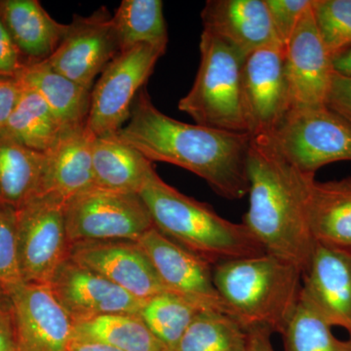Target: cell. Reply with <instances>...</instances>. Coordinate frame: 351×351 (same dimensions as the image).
I'll list each match as a JSON object with an SVG mask.
<instances>
[{
	"label": "cell",
	"mask_w": 351,
	"mask_h": 351,
	"mask_svg": "<svg viewBox=\"0 0 351 351\" xmlns=\"http://www.w3.org/2000/svg\"><path fill=\"white\" fill-rule=\"evenodd\" d=\"M325 106L351 123V78L334 73Z\"/></svg>",
	"instance_id": "36"
},
{
	"label": "cell",
	"mask_w": 351,
	"mask_h": 351,
	"mask_svg": "<svg viewBox=\"0 0 351 351\" xmlns=\"http://www.w3.org/2000/svg\"><path fill=\"white\" fill-rule=\"evenodd\" d=\"M270 137L304 174L315 176L327 164L351 161V123L325 105L291 108Z\"/></svg>",
	"instance_id": "6"
},
{
	"label": "cell",
	"mask_w": 351,
	"mask_h": 351,
	"mask_svg": "<svg viewBox=\"0 0 351 351\" xmlns=\"http://www.w3.org/2000/svg\"><path fill=\"white\" fill-rule=\"evenodd\" d=\"M0 282H23L18 251L17 208L0 203Z\"/></svg>",
	"instance_id": "32"
},
{
	"label": "cell",
	"mask_w": 351,
	"mask_h": 351,
	"mask_svg": "<svg viewBox=\"0 0 351 351\" xmlns=\"http://www.w3.org/2000/svg\"><path fill=\"white\" fill-rule=\"evenodd\" d=\"M331 59L335 73L351 78V45L332 55Z\"/></svg>",
	"instance_id": "39"
},
{
	"label": "cell",
	"mask_w": 351,
	"mask_h": 351,
	"mask_svg": "<svg viewBox=\"0 0 351 351\" xmlns=\"http://www.w3.org/2000/svg\"><path fill=\"white\" fill-rule=\"evenodd\" d=\"M69 258L142 301L169 292L136 241L75 242L69 244Z\"/></svg>",
	"instance_id": "15"
},
{
	"label": "cell",
	"mask_w": 351,
	"mask_h": 351,
	"mask_svg": "<svg viewBox=\"0 0 351 351\" xmlns=\"http://www.w3.org/2000/svg\"><path fill=\"white\" fill-rule=\"evenodd\" d=\"M73 341H93L120 351H167L140 316L110 314L73 324Z\"/></svg>",
	"instance_id": "25"
},
{
	"label": "cell",
	"mask_w": 351,
	"mask_h": 351,
	"mask_svg": "<svg viewBox=\"0 0 351 351\" xmlns=\"http://www.w3.org/2000/svg\"><path fill=\"white\" fill-rule=\"evenodd\" d=\"M205 309L208 308L184 295L165 292L145 301L138 316L166 350L172 351L196 316Z\"/></svg>",
	"instance_id": "29"
},
{
	"label": "cell",
	"mask_w": 351,
	"mask_h": 351,
	"mask_svg": "<svg viewBox=\"0 0 351 351\" xmlns=\"http://www.w3.org/2000/svg\"><path fill=\"white\" fill-rule=\"evenodd\" d=\"M112 16L105 7L88 16L75 15L52 55L51 68L92 91L95 78L119 53Z\"/></svg>",
	"instance_id": "11"
},
{
	"label": "cell",
	"mask_w": 351,
	"mask_h": 351,
	"mask_svg": "<svg viewBox=\"0 0 351 351\" xmlns=\"http://www.w3.org/2000/svg\"><path fill=\"white\" fill-rule=\"evenodd\" d=\"M95 188L138 193L154 167L140 152L114 135L95 136L92 143Z\"/></svg>",
	"instance_id": "23"
},
{
	"label": "cell",
	"mask_w": 351,
	"mask_h": 351,
	"mask_svg": "<svg viewBox=\"0 0 351 351\" xmlns=\"http://www.w3.org/2000/svg\"><path fill=\"white\" fill-rule=\"evenodd\" d=\"M17 77L43 99L64 129L86 125L91 91L58 73L45 60L27 64Z\"/></svg>",
	"instance_id": "22"
},
{
	"label": "cell",
	"mask_w": 351,
	"mask_h": 351,
	"mask_svg": "<svg viewBox=\"0 0 351 351\" xmlns=\"http://www.w3.org/2000/svg\"><path fill=\"white\" fill-rule=\"evenodd\" d=\"M165 51L140 44L120 52L103 69L91 91L86 121L94 136L114 135L128 121L136 97Z\"/></svg>",
	"instance_id": "9"
},
{
	"label": "cell",
	"mask_w": 351,
	"mask_h": 351,
	"mask_svg": "<svg viewBox=\"0 0 351 351\" xmlns=\"http://www.w3.org/2000/svg\"><path fill=\"white\" fill-rule=\"evenodd\" d=\"M138 195L156 230L213 267L265 254L243 223L223 219L206 203L182 195L154 169Z\"/></svg>",
	"instance_id": "3"
},
{
	"label": "cell",
	"mask_w": 351,
	"mask_h": 351,
	"mask_svg": "<svg viewBox=\"0 0 351 351\" xmlns=\"http://www.w3.org/2000/svg\"><path fill=\"white\" fill-rule=\"evenodd\" d=\"M68 351H120L112 346L93 341H71Z\"/></svg>",
	"instance_id": "40"
},
{
	"label": "cell",
	"mask_w": 351,
	"mask_h": 351,
	"mask_svg": "<svg viewBox=\"0 0 351 351\" xmlns=\"http://www.w3.org/2000/svg\"><path fill=\"white\" fill-rule=\"evenodd\" d=\"M0 351H16L15 317L10 290L0 282Z\"/></svg>",
	"instance_id": "35"
},
{
	"label": "cell",
	"mask_w": 351,
	"mask_h": 351,
	"mask_svg": "<svg viewBox=\"0 0 351 351\" xmlns=\"http://www.w3.org/2000/svg\"><path fill=\"white\" fill-rule=\"evenodd\" d=\"M66 203L45 193L34 196L17 208L23 282L49 285L58 267L69 258Z\"/></svg>",
	"instance_id": "8"
},
{
	"label": "cell",
	"mask_w": 351,
	"mask_h": 351,
	"mask_svg": "<svg viewBox=\"0 0 351 351\" xmlns=\"http://www.w3.org/2000/svg\"><path fill=\"white\" fill-rule=\"evenodd\" d=\"M247 176L249 206L242 223L265 253L292 263L304 274L315 247L306 209L315 178L289 162L270 136L251 137Z\"/></svg>",
	"instance_id": "2"
},
{
	"label": "cell",
	"mask_w": 351,
	"mask_h": 351,
	"mask_svg": "<svg viewBox=\"0 0 351 351\" xmlns=\"http://www.w3.org/2000/svg\"><path fill=\"white\" fill-rule=\"evenodd\" d=\"M246 328L228 314L205 309L191 322L172 351H248Z\"/></svg>",
	"instance_id": "28"
},
{
	"label": "cell",
	"mask_w": 351,
	"mask_h": 351,
	"mask_svg": "<svg viewBox=\"0 0 351 351\" xmlns=\"http://www.w3.org/2000/svg\"><path fill=\"white\" fill-rule=\"evenodd\" d=\"M45 154L0 131V203L15 208L40 193Z\"/></svg>",
	"instance_id": "24"
},
{
	"label": "cell",
	"mask_w": 351,
	"mask_h": 351,
	"mask_svg": "<svg viewBox=\"0 0 351 351\" xmlns=\"http://www.w3.org/2000/svg\"><path fill=\"white\" fill-rule=\"evenodd\" d=\"M201 19L203 31L232 46L244 59L279 43L265 0H209Z\"/></svg>",
	"instance_id": "18"
},
{
	"label": "cell",
	"mask_w": 351,
	"mask_h": 351,
	"mask_svg": "<svg viewBox=\"0 0 351 351\" xmlns=\"http://www.w3.org/2000/svg\"><path fill=\"white\" fill-rule=\"evenodd\" d=\"M22 85L20 100L0 131L29 149L46 152L57 142L64 128L43 99L34 90Z\"/></svg>",
	"instance_id": "26"
},
{
	"label": "cell",
	"mask_w": 351,
	"mask_h": 351,
	"mask_svg": "<svg viewBox=\"0 0 351 351\" xmlns=\"http://www.w3.org/2000/svg\"><path fill=\"white\" fill-rule=\"evenodd\" d=\"M213 279L232 317L246 329L265 326L281 334L301 298V270L267 253L219 263Z\"/></svg>",
	"instance_id": "4"
},
{
	"label": "cell",
	"mask_w": 351,
	"mask_h": 351,
	"mask_svg": "<svg viewBox=\"0 0 351 351\" xmlns=\"http://www.w3.org/2000/svg\"><path fill=\"white\" fill-rule=\"evenodd\" d=\"M137 243L169 292L232 316L214 284L213 265L152 228Z\"/></svg>",
	"instance_id": "12"
},
{
	"label": "cell",
	"mask_w": 351,
	"mask_h": 351,
	"mask_svg": "<svg viewBox=\"0 0 351 351\" xmlns=\"http://www.w3.org/2000/svg\"><path fill=\"white\" fill-rule=\"evenodd\" d=\"M279 43L286 47L313 0H265Z\"/></svg>",
	"instance_id": "33"
},
{
	"label": "cell",
	"mask_w": 351,
	"mask_h": 351,
	"mask_svg": "<svg viewBox=\"0 0 351 351\" xmlns=\"http://www.w3.org/2000/svg\"><path fill=\"white\" fill-rule=\"evenodd\" d=\"M117 135L151 162L173 164L198 176L226 199L239 200L248 195L249 134L172 119L142 89L134 101L128 123Z\"/></svg>",
	"instance_id": "1"
},
{
	"label": "cell",
	"mask_w": 351,
	"mask_h": 351,
	"mask_svg": "<svg viewBox=\"0 0 351 351\" xmlns=\"http://www.w3.org/2000/svg\"><path fill=\"white\" fill-rule=\"evenodd\" d=\"M311 10L330 56L351 45V0H313Z\"/></svg>",
	"instance_id": "31"
},
{
	"label": "cell",
	"mask_w": 351,
	"mask_h": 351,
	"mask_svg": "<svg viewBox=\"0 0 351 351\" xmlns=\"http://www.w3.org/2000/svg\"><path fill=\"white\" fill-rule=\"evenodd\" d=\"M249 335L248 351H276L271 343L274 332L265 326L247 328Z\"/></svg>",
	"instance_id": "38"
},
{
	"label": "cell",
	"mask_w": 351,
	"mask_h": 351,
	"mask_svg": "<svg viewBox=\"0 0 351 351\" xmlns=\"http://www.w3.org/2000/svg\"><path fill=\"white\" fill-rule=\"evenodd\" d=\"M112 18L121 52L140 44L166 50L168 32L161 0H123Z\"/></svg>",
	"instance_id": "27"
},
{
	"label": "cell",
	"mask_w": 351,
	"mask_h": 351,
	"mask_svg": "<svg viewBox=\"0 0 351 351\" xmlns=\"http://www.w3.org/2000/svg\"><path fill=\"white\" fill-rule=\"evenodd\" d=\"M66 233L75 242H137L154 223L138 193L94 188L66 203Z\"/></svg>",
	"instance_id": "7"
},
{
	"label": "cell",
	"mask_w": 351,
	"mask_h": 351,
	"mask_svg": "<svg viewBox=\"0 0 351 351\" xmlns=\"http://www.w3.org/2000/svg\"><path fill=\"white\" fill-rule=\"evenodd\" d=\"M15 317L16 351H68L73 321L49 285L8 286Z\"/></svg>",
	"instance_id": "13"
},
{
	"label": "cell",
	"mask_w": 351,
	"mask_h": 351,
	"mask_svg": "<svg viewBox=\"0 0 351 351\" xmlns=\"http://www.w3.org/2000/svg\"><path fill=\"white\" fill-rule=\"evenodd\" d=\"M242 94L250 137L271 136L293 108L282 44H270L245 59Z\"/></svg>",
	"instance_id": "10"
},
{
	"label": "cell",
	"mask_w": 351,
	"mask_h": 351,
	"mask_svg": "<svg viewBox=\"0 0 351 351\" xmlns=\"http://www.w3.org/2000/svg\"><path fill=\"white\" fill-rule=\"evenodd\" d=\"M302 295L331 327L351 339V253L315 243Z\"/></svg>",
	"instance_id": "17"
},
{
	"label": "cell",
	"mask_w": 351,
	"mask_h": 351,
	"mask_svg": "<svg viewBox=\"0 0 351 351\" xmlns=\"http://www.w3.org/2000/svg\"><path fill=\"white\" fill-rule=\"evenodd\" d=\"M49 287L73 324L110 314L138 316L145 302L69 258L58 267Z\"/></svg>",
	"instance_id": "14"
},
{
	"label": "cell",
	"mask_w": 351,
	"mask_h": 351,
	"mask_svg": "<svg viewBox=\"0 0 351 351\" xmlns=\"http://www.w3.org/2000/svg\"><path fill=\"white\" fill-rule=\"evenodd\" d=\"M306 219L315 243L351 253V178L309 186Z\"/></svg>",
	"instance_id": "20"
},
{
	"label": "cell",
	"mask_w": 351,
	"mask_h": 351,
	"mask_svg": "<svg viewBox=\"0 0 351 351\" xmlns=\"http://www.w3.org/2000/svg\"><path fill=\"white\" fill-rule=\"evenodd\" d=\"M281 336L284 351H351V339H339L302 295Z\"/></svg>",
	"instance_id": "30"
},
{
	"label": "cell",
	"mask_w": 351,
	"mask_h": 351,
	"mask_svg": "<svg viewBox=\"0 0 351 351\" xmlns=\"http://www.w3.org/2000/svg\"><path fill=\"white\" fill-rule=\"evenodd\" d=\"M285 71L293 108L325 105L335 73L311 6L286 45Z\"/></svg>",
	"instance_id": "16"
},
{
	"label": "cell",
	"mask_w": 351,
	"mask_h": 351,
	"mask_svg": "<svg viewBox=\"0 0 351 351\" xmlns=\"http://www.w3.org/2000/svg\"><path fill=\"white\" fill-rule=\"evenodd\" d=\"M0 17L29 63L47 60L68 29V25L53 19L36 0H1Z\"/></svg>",
	"instance_id": "21"
},
{
	"label": "cell",
	"mask_w": 351,
	"mask_h": 351,
	"mask_svg": "<svg viewBox=\"0 0 351 351\" xmlns=\"http://www.w3.org/2000/svg\"><path fill=\"white\" fill-rule=\"evenodd\" d=\"M22 91V82L17 76L0 75V130L10 119Z\"/></svg>",
	"instance_id": "37"
},
{
	"label": "cell",
	"mask_w": 351,
	"mask_h": 351,
	"mask_svg": "<svg viewBox=\"0 0 351 351\" xmlns=\"http://www.w3.org/2000/svg\"><path fill=\"white\" fill-rule=\"evenodd\" d=\"M200 64L191 91L178 108L196 124L248 134L242 94L245 59L232 46L202 32Z\"/></svg>",
	"instance_id": "5"
},
{
	"label": "cell",
	"mask_w": 351,
	"mask_h": 351,
	"mask_svg": "<svg viewBox=\"0 0 351 351\" xmlns=\"http://www.w3.org/2000/svg\"><path fill=\"white\" fill-rule=\"evenodd\" d=\"M29 63L18 49L0 17V75L17 76Z\"/></svg>",
	"instance_id": "34"
},
{
	"label": "cell",
	"mask_w": 351,
	"mask_h": 351,
	"mask_svg": "<svg viewBox=\"0 0 351 351\" xmlns=\"http://www.w3.org/2000/svg\"><path fill=\"white\" fill-rule=\"evenodd\" d=\"M95 136L86 125L66 128L45 154L39 195H52L68 202L95 188L92 143Z\"/></svg>",
	"instance_id": "19"
}]
</instances>
